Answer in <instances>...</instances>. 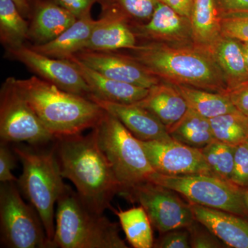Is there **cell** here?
<instances>
[{"mask_svg": "<svg viewBox=\"0 0 248 248\" xmlns=\"http://www.w3.org/2000/svg\"><path fill=\"white\" fill-rule=\"evenodd\" d=\"M53 148L63 179L71 181L89 208L104 214L122 187L94 134L58 137Z\"/></svg>", "mask_w": 248, "mask_h": 248, "instance_id": "1", "label": "cell"}, {"mask_svg": "<svg viewBox=\"0 0 248 248\" xmlns=\"http://www.w3.org/2000/svg\"><path fill=\"white\" fill-rule=\"evenodd\" d=\"M133 56L151 74L172 84L220 93L228 89L213 55L198 46H171L159 42L136 46Z\"/></svg>", "mask_w": 248, "mask_h": 248, "instance_id": "2", "label": "cell"}, {"mask_svg": "<svg viewBox=\"0 0 248 248\" xmlns=\"http://www.w3.org/2000/svg\"><path fill=\"white\" fill-rule=\"evenodd\" d=\"M16 84L42 123L55 138L81 134L94 128L105 110L89 98L59 89L37 76Z\"/></svg>", "mask_w": 248, "mask_h": 248, "instance_id": "3", "label": "cell"}, {"mask_svg": "<svg viewBox=\"0 0 248 248\" xmlns=\"http://www.w3.org/2000/svg\"><path fill=\"white\" fill-rule=\"evenodd\" d=\"M53 244L54 248H128L119 225L89 208L68 185L57 202Z\"/></svg>", "mask_w": 248, "mask_h": 248, "instance_id": "4", "label": "cell"}, {"mask_svg": "<svg viewBox=\"0 0 248 248\" xmlns=\"http://www.w3.org/2000/svg\"><path fill=\"white\" fill-rule=\"evenodd\" d=\"M13 149L22 165V174L16 182L18 187L40 215L53 247L55 205L66 187L56 155L53 148L22 143H15Z\"/></svg>", "mask_w": 248, "mask_h": 248, "instance_id": "5", "label": "cell"}, {"mask_svg": "<svg viewBox=\"0 0 248 248\" xmlns=\"http://www.w3.org/2000/svg\"><path fill=\"white\" fill-rule=\"evenodd\" d=\"M93 132L120 184V196L123 197L133 187L150 182L156 172L140 140L118 119L105 111Z\"/></svg>", "mask_w": 248, "mask_h": 248, "instance_id": "6", "label": "cell"}, {"mask_svg": "<svg viewBox=\"0 0 248 248\" xmlns=\"http://www.w3.org/2000/svg\"><path fill=\"white\" fill-rule=\"evenodd\" d=\"M16 182L0 186V239L9 248H53L37 210L26 203Z\"/></svg>", "mask_w": 248, "mask_h": 248, "instance_id": "7", "label": "cell"}, {"mask_svg": "<svg viewBox=\"0 0 248 248\" xmlns=\"http://www.w3.org/2000/svg\"><path fill=\"white\" fill-rule=\"evenodd\" d=\"M150 182L175 191L189 203L248 218L244 190L232 183L205 174L165 175L155 172Z\"/></svg>", "mask_w": 248, "mask_h": 248, "instance_id": "8", "label": "cell"}, {"mask_svg": "<svg viewBox=\"0 0 248 248\" xmlns=\"http://www.w3.org/2000/svg\"><path fill=\"white\" fill-rule=\"evenodd\" d=\"M0 138L35 147L46 146L56 139L19 92L15 78L5 80L0 90Z\"/></svg>", "mask_w": 248, "mask_h": 248, "instance_id": "9", "label": "cell"}, {"mask_svg": "<svg viewBox=\"0 0 248 248\" xmlns=\"http://www.w3.org/2000/svg\"><path fill=\"white\" fill-rule=\"evenodd\" d=\"M137 202L146 210L152 226L160 234L173 230L184 229L195 221L190 203L185 202L175 191L148 182L133 187L123 196Z\"/></svg>", "mask_w": 248, "mask_h": 248, "instance_id": "10", "label": "cell"}, {"mask_svg": "<svg viewBox=\"0 0 248 248\" xmlns=\"http://www.w3.org/2000/svg\"><path fill=\"white\" fill-rule=\"evenodd\" d=\"M6 50L10 58L20 62L36 76L59 89L85 97L91 95L89 85L69 60L50 58L25 45Z\"/></svg>", "mask_w": 248, "mask_h": 248, "instance_id": "11", "label": "cell"}, {"mask_svg": "<svg viewBox=\"0 0 248 248\" xmlns=\"http://www.w3.org/2000/svg\"><path fill=\"white\" fill-rule=\"evenodd\" d=\"M152 167L165 175H213L200 148L175 141H140Z\"/></svg>", "mask_w": 248, "mask_h": 248, "instance_id": "12", "label": "cell"}, {"mask_svg": "<svg viewBox=\"0 0 248 248\" xmlns=\"http://www.w3.org/2000/svg\"><path fill=\"white\" fill-rule=\"evenodd\" d=\"M76 56L84 64L110 79L151 89L159 83L141 63L130 56L115 51H99L84 49Z\"/></svg>", "mask_w": 248, "mask_h": 248, "instance_id": "13", "label": "cell"}, {"mask_svg": "<svg viewBox=\"0 0 248 248\" xmlns=\"http://www.w3.org/2000/svg\"><path fill=\"white\" fill-rule=\"evenodd\" d=\"M28 40L32 45H45L58 37L78 18L53 0H28Z\"/></svg>", "mask_w": 248, "mask_h": 248, "instance_id": "14", "label": "cell"}, {"mask_svg": "<svg viewBox=\"0 0 248 248\" xmlns=\"http://www.w3.org/2000/svg\"><path fill=\"white\" fill-rule=\"evenodd\" d=\"M97 103L124 124L140 141H168L172 140L164 124L148 109L137 104H124L107 102L90 95Z\"/></svg>", "mask_w": 248, "mask_h": 248, "instance_id": "15", "label": "cell"}, {"mask_svg": "<svg viewBox=\"0 0 248 248\" xmlns=\"http://www.w3.org/2000/svg\"><path fill=\"white\" fill-rule=\"evenodd\" d=\"M190 205L196 221L206 227L228 248H248V218L196 204Z\"/></svg>", "mask_w": 248, "mask_h": 248, "instance_id": "16", "label": "cell"}, {"mask_svg": "<svg viewBox=\"0 0 248 248\" xmlns=\"http://www.w3.org/2000/svg\"><path fill=\"white\" fill-rule=\"evenodd\" d=\"M73 62L91 89V95L117 104H133L143 100L150 89L110 79L84 64L76 56L68 59Z\"/></svg>", "mask_w": 248, "mask_h": 248, "instance_id": "17", "label": "cell"}, {"mask_svg": "<svg viewBox=\"0 0 248 248\" xmlns=\"http://www.w3.org/2000/svg\"><path fill=\"white\" fill-rule=\"evenodd\" d=\"M138 35L155 42H184L190 39V19L159 2L151 19L137 27Z\"/></svg>", "mask_w": 248, "mask_h": 248, "instance_id": "18", "label": "cell"}, {"mask_svg": "<svg viewBox=\"0 0 248 248\" xmlns=\"http://www.w3.org/2000/svg\"><path fill=\"white\" fill-rule=\"evenodd\" d=\"M136 46V35L126 19L118 15L102 13L85 49L116 51L120 49L132 50Z\"/></svg>", "mask_w": 248, "mask_h": 248, "instance_id": "19", "label": "cell"}, {"mask_svg": "<svg viewBox=\"0 0 248 248\" xmlns=\"http://www.w3.org/2000/svg\"><path fill=\"white\" fill-rule=\"evenodd\" d=\"M97 20L91 14L79 18L58 37L45 45L30 46L39 53L50 58L68 60L86 48Z\"/></svg>", "mask_w": 248, "mask_h": 248, "instance_id": "20", "label": "cell"}, {"mask_svg": "<svg viewBox=\"0 0 248 248\" xmlns=\"http://www.w3.org/2000/svg\"><path fill=\"white\" fill-rule=\"evenodd\" d=\"M209 52L224 77L228 91L248 82V71L241 41L222 35Z\"/></svg>", "mask_w": 248, "mask_h": 248, "instance_id": "21", "label": "cell"}, {"mask_svg": "<svg viewBox=\"0 0 248 248\" xmlns=\"http://www.w3.org/2000/svg\"><path fill=\"white\" fill-rule=\"evenodd\" d=\"M136 104L153 112L167 129L179 122L188 109L174 85L164 83L151 88L148 95Z\"/></svg>", "mask_w": 248, "mask_h": 248, "instance_id": "22", "label": "cell"}, {"mask_svg": "<svg viewBox=\"0 0 248 248\" xmlns=\"http://www.w3.org/2000/svg\"><path fill=\"white\" fill-rule=\"evenodd\" d=\"M221 19L215 0H195L190 22L196 46L210 50L222 36Z\"/></svg>", "mask_w": 248, "mask_h": 248, "instance_id": "23", "label": "cell"}, {"mask_svg": "<svg viewBox=\"0 0 248 248\" xmlns=\"http://www.w3.org/2000/svg\"><path fill=\"white\" fill-rule=\"evenodd\" d=\"M173 85L184 98L189 108L209 120L238 110L227 93L213 92L184 85Z\"/></svg>", "mask_w": 248, "mask_h": 248, "instance_id": "24", "label": "cell"}, {"mask_svg": "<svg viewBox=\"0 0 248 248\" xmlns=\"http://www.w3.org/2000/svg\"><path fill=\"white\" fill-rule=\"evenodd\" d=\"M167 130L172 140L200 149L215 140L210 120L189 108L182 118Z\"/></svg>", "mask_w": 248, "mask_h": 248, "instance_id": "25", "label": "cell"}, {"mask_svg": "<svg viewBox=\"0 0 248 248\" xmlns=\"http://www.w3.org/2000/svg\"><path fill=\"white\" fill-rule=\"evenodd\" d=\"M112 211L118 217L127 241L135 248H152L154 246L153 228L149 217L143 207Z\"/></svg>", "mask_w": 248, "mask_h": 248, "instance_id": "26", "label": "cell"}, {"mask_svg": "<svg viewBox=\"0 0 248 248\" xmlns=\"http://www.w3.org/2000/svg\"><path fill=\"white\" fill-rule=\"evenodd\" d=\"M29 21L12 0H0V40L6 49L17 48L28 40Z\"/></svg>", "mask_w": 248, "mask_h": 248, "instance_id": "27", "label": "cell"}, {"mask_svg": "<svg viewBox=\"0 0 248 248\" xmlns=\"http://www.w3.org/2000/svg\"><path fill=\"white\" fill-rule=\"evenodd\" d=\"M214 138L236 146L248 140V117L239 110L210 120Z\"/></svg>", "mask_w": 248, "mask_h": 248, "instance_id": "28", "label": "cell"}, {"mask_svg": "<svg viewBox=\"0 0 248 248\" xmlns=\"http://www.w3.org/2000/svg\"><path fill=\"white\" fill-rule=\"evenodd\" d=\"M235 147L214 140L201 149L213 176L231 182Z\"/></svg>", "mask_w": 248, "mask_h": 248, "instance_id": "29", "label": "cell"}, {"mask_svg": "<svg viewBox=\"0 0 248 248\" xmlns=\"http://www.w3.org/2000/svg\"><path fill=\"white\" fill-rule=\"evenodd\" d=\"M102 6V13H110L129 18L148 22L160 0H97Z\"/></svg>", "mask_w": 248, "mask_h": 248, "instance_id": "30", "label": "cell"}, {"mask_svg": "<svg viewBox=\"0 0 248 248\" xmlns=\"http://www.w3.org/2000/svg\"><path fill=\"white\" fill-rule=\"evenodd\" d=\"M187 230L190 232V244L192 248H228L219 238L200 222L196 221Z\"/></svg>", "mask_w": 248, "mask_h": 248, "instance_id": "31", "label": "cell"}, {"mask_svg": "<svg viewBox=\"0 0 248 248\" xmlns=\"http://www.w3.org/2000/svg\"><path fill=\"white\" fill-rule=\"evenodd\" d=\"M231 182L243 190H248V140L235 147Z\"/></svg>", "mask_w": 248, "mask_h": 248, "instance_id": "32", "label": "cell"}, {"mask_svg": "<svg viewBox=\"0 0 248 248\" xmlns=\"http://www.w3.org/2000/svg\"><path fill=\"white\" fill-rule=\"evenodd\" d=\"M221 34L241 42H248V16L222 17Z\"/></svg>", "mask_w": 248, "mask_h": 248, "instance_id": "33", "label": "cell"}, {"mask_svg": "<svg viewBox=\"0 0 248 248\" xmlns=\"http://www.w3.org/2000/svg\"><path fill=\"white\" fill-rule=\"evenodd\" d=\"M17 155L10 146V143L0 141V182H17V178L13 174L16 168Z\"/></svg>", "mask_w": 248, "mask_h": 248, "instance_id": "34", "label": "cell"}, {"mask_svg": "<svg viewBox=\"0 0 248 248\" xmlns=\"http://www.w3.org/2000/svg\"><path fill=\"white\" fill-rule=\"evenodd\" d=\"M155 248H189L190 232L187 228L173 230L160 234L159 239L155 241Z\"/></svg>", "mask_w": 248, "mask_h": 248, "instance_id": "35", "label": "cell"}, {"mask_svg": "<svg viewBox=\"0 0 248 248\" xmlns=\"http://www.w3.org/2000/svg\"><path fill=\"white\" fill-rule=\"evenodd\" d=\"M221 17L248 16V0H215Z\"/></svg>", "mask_w": 248, "mask_h": 248, "instance_id": "36", "label": "cell"}, {"mask_svg": "<svg viewBox=\"0 0 248 248\" xmlns=\"http://www.w3.org/2000/svg\"><path fill=\"white\" fill-rule=\"evenodd\" d=\"M55 2L74 15L78 19L91 14L93 4L97 0H53Z\"/></svg>", "mask_w": 248, "mask_h": 248, "instance_id": "37", "label": "cell"}, {"mask_svg": "<svg viewBox=\"0 0 248 248\" xmlns=\"http://www.w3.org/2000/svg\"><path fill=\"white\" fill-rule=\"evenodd\" d=\"M227 94L235 108L248 117V83L231 90Z\"/></svg>", "mask_w": 248, "mask_h": 248, "instance_id": "38", "label": "cell"}, {"mask_svg": "<svg viewBox=\"0 0 248 248\" xmlns=\"http://www.w3.org/2000/svg\"><path fill=\"white\" fill-rule=\"evenodd\" d=\"M181 16L190 19L195 0H160Z\"/></svg>", "mask_w": 248, "mask_h": 248, "instance_id": "39", "label": "cell"}, {"mask_svg": "<svg viewBox=\"0 0 248 248\" xmlns=\"http://www.w3.org/2000/svg\"><path fill=\"white\" fill-rule=\"evenodd\" d=\"M15 4L17 6L20 14L26 19H28L29 16V4L28 0H12Z\"/></svg>", "mask_w": 248, "mask_h": 248, "instance_id": "40", "label": "cell"}, {"mask_svg": "<svg viewBox=\"0 0 248 248\" xmlns=\"http://www.w3.org/2000/svg\"><path fill=\"white\" fill-rule=\"evenodd\" d=\"M241 44H242L245 61H246V66H247L248 71V42H241Z\"/></svg>", "mask_w": 248, "mask_h": 248, "instance_id": "41", "label": "cell"}, {"mask_svg": "<svg viewBox=\"0 0 248 248\" xmlns=\"http://www.w3.org/2000/svg\"><path fill=\"white\" fill-rule=\"evenodd\" d=\"M244 199L245 204H246V207L248 209V190L244 191Z\"/></svg>", "mask_w": 248, "mask_h": 248, "instance_id": "42", "label": "cell"}, {"mask_svg": "<svg viewBox=\"0 0 248 248\" xmlns=\"http://www.w3.org/2000/svg\"><path fill=\"white\" fill-rule=\"evenodd\" d=\"M246 84H247V83H246Z\"/></svg>", "mask_w": 248, "mask_h": 248, "instance_id": "43", "label": "cell"}]
</instances>
